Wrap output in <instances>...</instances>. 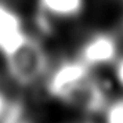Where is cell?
Instances as JSON below:
<instances>
[{"label": "cell", "mask_w": 123, "mask_h": 123, "mask_svg": "<svg viewBox=\"0 0 123 123\" xmlns=\"http://www.w3.org/2000/svg\"><path fill=\"white\" fill-rule=\"evenodd\" d=\"M105 123H123V98L109 102L105 109Z\"/></svg>", "instance_id": "obj_6"}, {"label": "cell", "mask_w": 123, "mask_h": 123, "mask_svg": "<svg viewBox=\"0 0 123 123\" xmlns=\"http://www.w3.org/2000/svg\"><path fill=\"white\" fill-rule=\"evenodd\" d=\"M28 35L19 14L10 4L0 1V54L8 55L22 44Z\"/></svg>", "instance_id": "obj_4"}, {"label": "cell", "mask_w": 123, "mask_h": 123, "mask_svg": "<svg viewBox=\"0 0 123 123\" xmlns=\"http://www.w3.org/2000/svg\"><path fill=\"white\" fill-rule=\"evenodd\" d=\"M119 51L120 42L117 36L109 32H98L91 35L82 44L78 58L93 69L115 62L119 57Z\"/></svg>", "instance_id": "obj_3"}, {"label": "cell", "mask_w": 123, "mask_h": 123, "mask_svg": "<svg viewBox=\"0 0 123 123\" xmlns=\"http://www.w3.org/2000/svg\"><path fill=\"white\" fill-rule=\"evenodd\" d=\"M10 123H32V122H31L28 117H26V115H25V116L19 117V119H17V120H12V122H10Z\"/></svg>", "instance_id": "obj_9"}, {"label": "cell", "mask_w": 123, "mask_h": 123, "mask_svg": "<svg viewBox=\"0 0 123 123\" xmlns=\"http://www.w3.org/2000/svg\"><path fill=\"white\" fill-rule=\"evenodd\" d=\"M39 11L51 19H69L80 15L84 0H37Z\"/></svg>", "instance_id": "obj_5"}, {"label": "cell", "mask_w": 123, "mask_h": 123, "mask_svg": "<svg viewBox=\"0 0 123 123\" xmlns=\"http://www.w3.org/2000/svg\"><path fill=\"white\" fill-rule=\"evenodd\" d=\"M8 105H10V100H8V97H7L1 90H0V120H1L3 115L6 113Z\"/></svg>", "instance_id": "obj_7"}, {"label": "cell", "mask_w": 123, "mask_h": 123, "mask_svg": "<svg viewBox=\"0 0 123 123\" xmlns=\"http://www.w3.org/2000/svg\"><path fill=\"white\" fill-rule=\"evenodd\" d=\"M6 69L14 83L28 87L37 83L49 72L50 60L39 39L28 35L22 44L4 57Z\"/></svg>", "instance_id": "obj_1"}, {"label": "cell", "mask_w": 123, "mask_h": 123, "mask_svg": "<svg viewBox=\"0 0 123 123\" xmlns=\"http://www.w3.org/2000/svg\"><path fill=\"white\" fill-rule=\"evenodd\" d=\"M90 75L91 68L79 58L65 60L60 62L47 76L46 91L50 97L67 104Z\"/></svg>", "instance_id": "obj_2"}, {"label": "cell", "mask_w": 123, "mask_h": 123, "mask_svg": "<svg viewBox=\"0 0 123 123\" xmlns=\"http://www.w3.org/2000/svg\"><path fill=\"white\" fill-rule=\"evenodd\" d=\"M115 76H116L117 83L123 86V57L120 60H117L116 62V68H115Z\"/></svg>", "instance_id": "obj_8"}]
</instances>
